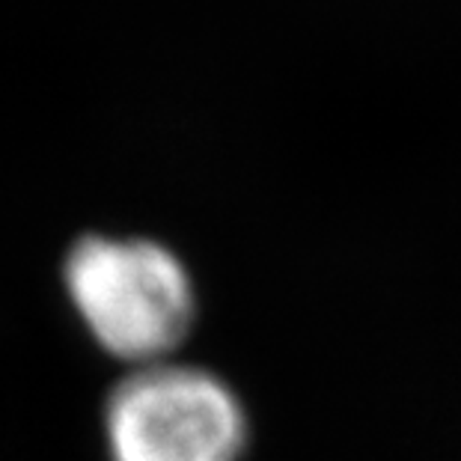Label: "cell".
Returning <instances> with one entry per match:
<instances>
[{
    "label": "cell",
    "instance_id": "2",
    "mask_svg": "<svg viewBox=\"0 0 461 461\" xmlns=\"http://www.w3.org/2000/svg\"><path fill=\"white\" fill-rule=\"evenodd\" d=\"M250 420L212 369L158 360L125 369L102 405L107 461H241Z\"/></svg>",
    "mask_w": 461,
    "mask_h": 461
},
{
    "label": "cell",
    "instance_id": "1",
    "mask_svg": "<svg viewBox=\"0 0 461 461\" xmlns=\"http://www.w3.org/2000/svg\"><path fill=\"white\" fill-rule=\"evenodd\" d=\"M60 286L93 346L129 369L170 360L197 319L188 265L149 235H77L60 259Z\"/></svg>",
    "mask_w": 461,
    "mask_h": 461
}]
</instances>
